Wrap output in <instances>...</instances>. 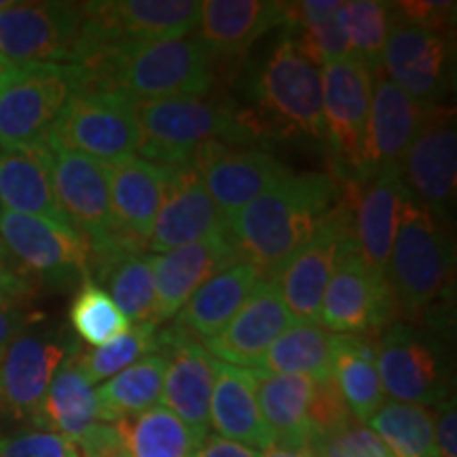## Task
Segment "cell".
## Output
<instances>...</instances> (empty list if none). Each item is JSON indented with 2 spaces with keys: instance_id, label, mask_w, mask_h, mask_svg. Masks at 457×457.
Segmentation results:
<instances>
[{
  "instance_id": "obj_1",
  "label": "cell",
  "mask_w": 457,
  "mask_h": 457,
  "mask_svg": "<svg viewBox=\"0 0 457 457\" xmlns=\"http://www.w3.org/2000/svg\"><path fill=\"white\" fill-rule=\"evenodd\" d=\"M341 193L333 174H290L233 216L228 233L242 259L259 267L265 279H273L286 261L310 242Z\"/></svg>"
},
{
  "instance_id": "obj_2",
  "label": "cell",
  "mask_w": 457,
  "mask_h": 457,
  "mask_svg": "<svg viewBox=\"0 0 457 457\" xmlns=\"http://www.w3.org/2000/svg\"><path fill=\"white\" fill-rule=\"evenodd\" d=\"M214 57L199 37L134 45L94 68H83L81 89L119 91L134 102L202 98L214 85Z\"/></svg>"
},
{
  "instance_id": "obj_3",
  "label": "cell",
  "mask_w": 457,
  "mask_h": 457,
  "mask_svg": "<svg viewBox=\"0 0 457 457\" xmlns=\"http://www.w3.org/2000/svg\"><path fill=\"white\" fill-rule=\"evenodd\" d=\"M138 153L159 168L193 165L205 148L244 138L245 128L208 96L136 102Z\"/></svg>"
},
{
  "instance_id": "obj_4",
  "label": "cell",
  "mask_w": 457,
  "mask_h": 457,
  "mask_svg": "<svg viewBox=\"0 0 457 457\" xmlns=\"http://www.w3.org/2000/svg\"><path fill=\"white\" fill-rule=\"evenodd\" d=\"M455 253L445 222L407 195L400 210L386 279L394 301L420 318L453 282Z\"/></svg>"
},
{
  "instance_id": "obj_5",
  "label": "cell",
  "mask_w": 457,
  "mask_h": 457,
  "mask_svg": "<svg viewBox=\"0 0 457 457\" xmlns=\"http://www.w3.org/2000/svg\"><path fill=\"white\" fill-rule=\"evenodd\" d=\"M0 250L32 286L71 288L89 279V245L60 222L0 210Z\"/></svg>"
},
{
  "instance_id": "obj_6",
  "label": "cell",
  "mask_w": 457,
  "mask_h": 457,
  "mask_svg": "<svg viewBox=\"0 0 457 457\" xmlns=\"http://www.w3.org/2000/svg\"><path fill=\"white\" fill-rule=\"evenodd\" d=\"M358 182L347 180L345 191L330 210L310 242L301 245L276 273V282L286 310L299 322H318L324 290L330 282L337 262L345 253L356 250L353 242V208Z\"/></svg>"
},
{
  "instance_id": "obj_7",
  "label": "cell",
  "mask_w": 457,
  "mask_h": 457,
  "mask_svg": "<svg viewBox=\"0 0 457 457\" xmlns=\"http://www.w3.org/2000/svg\"><path fill=\"white\" fill-rule=\"evenodd\" d=\"M83 83L85 71L79 64L15 66L0 91V148L45 145Z\"/></svg>"
},
{
  "instance_id": "obj_8",
  "label": "cell",
  "mask_w": 457,
  "mask_h": 457,
  "mask_svg": "<svg viewBox=\"0 0 457 457\" xmlns=\"http://www.w3.org/2000/svg\"><path fill=\"white\" fill-rule=\"evenodd\" d=\"M49 145L79 151L106 165L136 157V102L119 91L79 89L49 131Z\"/></svg>"
},
{
  "instance_id": "obj_9",
  "label": "cell",
  "mask_w": 457,
  "mask_h": 457,
  "mask_svg": "<svg viewBox=\"0 0 457 457\" xmlns=\"http://www.w3.org/2000/svg\"><path fill=\"white\" fill-rule=\"evenodd\" d=\"M51 185L62 212L89 245L91 259L117 250L131 253L117 233L111 202V165L79 151L49 145Z\"/></svg>"
},
{
  "instance_id": "obj_10",
  "label": "cell",
  "mask_w": 457,
  "mask_h": 457,
  "mask_svg": "<svg viewBox=\"0 0 457 457\" xmlns=\"http://www.w3.org/2000/svg\"><path fill=\"white\" fill-rule=\"evenodd\" d=\"M254 96L279 128L327 138L322 64L301 47L293 32L286 34L262 64L254 81Z\"/></svg>"
},
{
  "instance_id": "obj_11",
  "label": "cell",
  "mask_w": 457,
  "mask_h": 457,
  "mask_svg": "<svg viewBox=\"0 0 457 457\" xmlns=\"http://www.w3.org/2000/svg\"><path fill=\"white\" fill-rule=\"evenodd\" d=\"M83 4L11 3L0 9V57L13 66L77 64Z\"/></svg>"
},
{
  "instance_id": "obj_12",
  "label": "cell",
  "mask_w": 457,
  "mask_h": 457,
  "mask_svg": "<svg viewBox=\"0 0 457 457\" xmlns=\"http://www.w3.org/2000/svg\"><path fill=\"white\" fill-rule=\"evenodd\" d=\"M72 347L62 328H21L0 358V417L32 421Z\"/></svg>"
},
{
  "instance_id": "obj_13",
  "label": "cell",
  "mask_w": 457,
  "mask_h": 457,
  "mask_svg": "<svg viewBox=\"0 0 457 457\" xmlns=\"http://www.w3.org/2000/svg\"><path fill=\"white\" fill-rule=\"evenodd\" d=\"M394 7V4H392ZM451 43L447 34L403 20L392 9L381 71L421 106H436L451 85Z\"/></svg>"
},
{
  "instance_id": "obj_14",
  "label": "cell",
  "mask_w": 457,
  "mask_h": 457,
  "mask_svg": "<svg viewBox=\"0 0 457 457\" xmlns=\"http://www.w3.org/2000/svg\"><path fill=\"white\" fill-rule=\"evenodd\" d=\"M370 91L373 72L362 62L347 55L322 66L324 131L337 157V165L353 171L352 182L358 180L362 170Z\"/></svg>"
},
{
  "instance_id": "obj_15",
  "label": "cell",
  "mask_w": 457,
  "mask_h": 457,
  "mask_svg": "<svg viewBox=\"0 0 457 457\" xmlns=\"http://www.w3.org/2000/svg\"><path fill=\"white\" fill-rule=\"evenodd\" d=\"M409 195L445 219L457 187V129L453 108L426 106L417 136L400 165Z\"/></svg>"
},
{
  "instance_id": "obj_16",
  "label": "cell",
  "mask_w": 457,
  "mask_h": 457,
  "mask_svg": "<svg viewBox=\"0 0 457 457\" xmlns=\"http://www.w3.org/2000/svg\"><path fill=\"white\" fill-rule=\"evenodd\" d=\"M394 307L398 305L387 279L370 271L358 250H352L337 262L318 320L335 335H360L384 328Z\"/></svg>"
},
{
  "instance_id": "obj_17",
  "label": "cell",
  "mask_w": 457,
  "mask_h": 457,
  "mask_svg": "<svg viewBox=\"0 0 457 457\" xmlns=\"http://www.w3.org/2000/svg\"><path fill=\"white\" fill-rule=\"evenodd\" d=\"M163 170V202L146 248L163 254L182 245L197 244L228 228V222L205 191L193 165Z\"/></svg>"
},
{
  "instance_id": "obj_18",
  "label": "cell",
  "mask_w": 457,
  "mask_h": 457,
  "mask_svg": "<svg viewBox=\"0 0 457 457\" xmlns=\"http://www.w3.org/2000/svg\"><path fill=\"white\" fill-rule=\"evenodd\" d=\"M155 282V327L176 318L202 286L244 261L228 228L197 244L148 256Z\"/></svg>"
},
{
  "instance_id": "obj_19",
  "label": "cell",
  "mask_w": 457,
  "mask_h": 457,
  "mask_svg": "<svg viewBox=\"0 0 457 457\" xmlns=\"http://www.w3.org/2000/svg\"><path fill=\"white\" fill-rule=\"evenodd\" d=\"M195 168L205 191L227 222H231L233 216H237L245 205L270 191L273 185L293 174L288 165L270 153L231 145L205 148Z\"/></svg>"
},
{
  "instance_id": "obj_20",
  "label": "cell",
  "mask_w": 457,
  "mask_h": 457,
  "mask_svg": "<svg viewBox=\"0 0 457 457\" xmlns=\"http://www.w3.org/2000/svg\"><path fill=\"white\" fill-rule=\"evenodd\" d=\"M159 350L168 356L162 392L165 409L180 417L204 441L210 428V400L219 360L179 327L162 330Z\"/></svg>"
},
{
  "instance_id": "obj_21",
  "label": "cell",
  "mask_w": 457,
  "mask_h": 457,
  "mask_svg": "<svg viewBox=\"0 0 457 457\" xmlns=\"http://www.w3.org/2000/svg\"><path fill=\"white\" fill-rule=\"evenodd\" d=\"M381 386L394 403L432 404L445 398L441 364L415 328L394 322L384 328L375 347Z\"/></svg>"
},
{
  "instance_id": "obj_22",
  "label": "cell",
  "mask_w": 457,
  "mask_h": 457,
  "mask_svg": "<svg viewBox=\"0 0 457 457\" xmlns=\"http://www.w3.org/2000/svg\"><path fill=\"white\" fill-rule=\"evenodd\" d=\"M293 324V316L286 310L282 295L273 279L262 278L231 322L202 341L205 352L231 367H259L271 343Z\"/></svg>"
},
{
  "instance_id": "obj_23",
  "label": "cell",
  "mask_w": 457,
  "mask_h": 457,
  "mask_svg": "<svg viewBox=\"0 0 457 457\" xmlns=\"http://www.w3.org/2000/svg\"><path fill=\"white\" fill-rule=\"evenodd\" d=\"M426 106L411 100L403 89L396 87L384 71L373 72V91H370V112L364 159L358 185L367 182L381 170H398L407 155L411 142L417 136Z\"/></svg>"
},
{
  "instance_id": "obj_24",
  "label": "cell",
  "mask_w": 457,
  "mask_h": 457,
  "mask_svg": "<svg viewBox=\"0 0 457 457\" xmlns=\"http://www.w3.org/2000/svg\"><path fill=\"white\" fill-rule=\"evenodd\" d=\"M407 195L409 191L398 170H381L367 182L358 185L356 208H353V242L360 259L381 278H386L400 210Z\"/></svg>"
},
{
  "instance_id": "obj_25",
  "label": "cell",
  "mask_w": 457,
  "mask_h": 457,
  "mask_svg": "<svg viewBox=\"0 0 457 457\" xmlns=\"http://www.w3.org/2000/svg\"><path fill=\"white\" fill-rule=\"evenodd\" d=\"M111 202L123 245L140 253L146 248L163 202V170L142 157L111 165Z\"/></svg>"
},
{
  "instance_id": "obj_26",
  "label": "cell",
  "mask_w": 457,
  "mask_h": 457,
  "mask_svg": "<svg viewBox=\"0 0 457 457\" xmlns=\"http://www.w3.org/2000/svg\"><path fill=\"white\" fill-rule=\"evenodd\" d=\"M0 204L3 210L68 225L51 185V151L45 145L0 148Z\"/></svg>"
},
{
  "instance_id": "obj_27",
  "label": "cell",
  "mask_w": 457,
  "mask_h": 457,
  "mask_svg": "<svg viewBox=\"0 0 457 457\" xmlns=\"http://www.w3.org/2000/svg\"><path fill=\"white\" fill-rule=\"evenodd\" d=\"M284 3L205 0L199 11V38L214 55H242L273 28L286 26Z\"/></svg>"
},
{
  "instance_id": "obj_28",
  "label": "cell",
  "mask_w": 457,
  "mask_h": 457,
  "mask_svg": "<svg viewBox=\"0 0 457 457\" xmlns=\"http://www.w3.org/2000/svg\"><path fill=\"white\" fill-rule=\"evenodd\" d=\"M250 370L254 379L256 404L271 434V445L290 449L310 447V409L316 392V379L305 375H273L259 369Z\"/></svg>"
},
{
  "instance_id": "obj_29",
  "label": "cell",
  "mask_w": 457,
  "mask_h": 457,
  "mask_svg": "<svg viewBox=\"0 0 457 457\" xmlns=\"http://www.w3.org/2000/svg\"><path fill=\"white\" fill-rule=\"evenodd\" d=\"M262 279V271L248 261H239L219 276L208 279L195 295L176 313V324L187 335L197 337L199 343L212 339L231 322L254 286Z\"/></svg>"
},
{
  "instance_id": "obj_30",
  "label": "cell",
  "mask_w": 457,
  "mask_h": 457,
  "mask_svg": "<svg viewBox=\"0 0 457 457\" xmlns=\"http://www.w3.org/2000/svg\"><path fill=\"white\" fill-rule=\"evenodd\" d=\"M77 347L79 343H74L64 362L60 364L32 420V424L41 430L62 434L74 443L83 438L96 424H102L98 394L79 369L77 358H74Z\"/></svg>"
},
{
  "instance_id": "obj_31",
  "label": "cell",
  "mask_w": 457,
  "mask_h": 457,
  "mask_svg": "<svg viewBox=\"0 0 457 457\" xmlns=\"http://www.w3.org/2000/svg\"><path fill=\"white\" fill-rule=\"evenodd\" d=\"M210 424L227 441L242 443L245 447H270L271 434L256 404L253 370L216 362Z\"/></svg>"
},
{
  "instance_id": "obj_32",
  "label": "cell",
  "mask_w": 457,
  "mask_h": 457,
  "mask_svg": "<svg viewBox=\"0 0 457 457\" xmlns=\"http://www.w3.org/2000/svg\"><path fill=\"white\" fill-rule=\"evenodd\" d=\"M89 273L108 286L111 299L129 324H155V282L148 256L140 253H117L96 256Z\"/></svg>"
},
{
  "instance_id": "obj_33",
  "label": "cell",
  "mask_w": 457,
  "mask_h": 457,
  "mask_svg": "<svg viewBox=\"0 0 457 457\" xmlns=\"http://www.w3.org/2000/svg\"><path fill=\"white\" fill-rule=\"evenodd\" d=\"M339 339L341 335L328 333L313 322H296L271 343L256 369L273 375L327 379L333 375Z\"/></svg>"
},
{
  "instance_id": "obj_34",
  "label": "cell",
  "mask_w": 457,
  "mask_h": 457,
  "mask_svg": "<svg viewBox=\"0 0 457 457\" xmlns=\"http://www.w3.org/2000/svg\"><path fill=\"white\" fill-rule=\"evenodd\" d=\"M333 379L358 424H364L386 404L375 364V347L358 335H341L333 364Z\"/></svg>"
},
{
  "instance_id": "obj_35",
  "label": "cell",
  "mask_w": 457,
  "mask_h": 457,
  "mask_svg": "<svg viewBox=\"0 0 457 457\" xmlns=\"http://www.w3.org/2000/svg\"><path fill=\"white\" fill-rule=\"evenodd\" d=\"M128 457H193L202 438L170 409L157 407L114 421Z\"/></svg>"
},
{
  "instance_id": "obj_36",
  "label": "cell",
  "mask_w": 457,
  "mask_h": 457,
  "mask_svg": "<svg viewBox=\"0 0 457 457\" xmlns=\"http://www.w3.org/2000/svg\"><path fill=\"white\" fill-rule=\"evenodd\" d=\"M165 367H168L165 353H151L100 386L96 394L102 411V424H114L125 417H134L157 407L163 392Z\"/></svg>"
},
{
  "instance_id": "obj_37",
  "label": "cell",
  "mask_w": 457,
  "mask_h": 457,
  "mask_svg": "<svg viewBox=\"0 0 457 457\" xmlns=\"http://www.w3.org/2000/svg\"><path fill=\"white\" fill-rule=\"evenodd\" d=\"M369 424L392 457H438L434 415L424 404L386 403Z\"/></svg>"
},
{
  "instance_id": "obj_38",
  "label": "cell",
  "mask_w": 457,
  "mask_h": 457,
  "mask_svg": "<svg viewBox=\"0 0 457 457\" xmlns=\"http://www.w3.org/2000/svg\"><path fill=\"white\" fill-rule=\"evenodd\" d=\"M159 350V333L155 324H138L106 345L96 350H83L81 345L74 352L79 369L87 377L89 384L111 379L121 370L138 362L140 358L151 356Z\"/></svg>"
},
{
  "instance_id": "obj_39",
  "label": "cell",
  "mask_w": 457,
  "mask_h": 457,
  "mask_svg": "<svg viewBox=\"0 0 457 457\" xmlns=\"http://www.w3.org/2000/svg\"><path fill=\"white\" fill-rule=\"evenodd\" d=\"M341 15L350 41V57L362 62L370 72H377L390 32L392 4L379 0H350L343 3Z\"/></svg>"
},
{
  "instance_id": "obj_40",
  "label": "cell",
  "mask_w": 457,
  "mask_h": 457,
  "mask_svg": "<svg viewBox=\"0 0 457 457\" xmlns=\"http://www.w3.org/2000/svg\"><path fill=\"white\" fill-rule=\"evenodd\" d=\"M71 324L74 333L83 341L98 347L129 330V320L119 312L106 290H102L91 279L83 282L81 290L74 296L71 305Z\"/></svg>"
},
{
  "instance_id": "obj_41",
  "label": "cell",
  "mask_w": 457,
  "mask_h": 457,
  "mask_svg": "<svg viewBox=\"0 0 457 457\" xmlns=\"http://www.w3.org/2000/svg\"><path fill=\"white\" fill-rule=\"evenodd\" d=\"M353 421L356 420H353L350 409H347L345 400L341 398L333 375L327 377V379H316V392H313L310 409L312 438L337 436L345 428H350Z\"/></svg>"
},
{
  "instance_id": "obj_42",
  "label": "cell",
  "mask_w": 457,
  "mask_h": 457,
  "mask_svg": "<svg viewBox=\"0 0 457 457\" xmlns=\"http://www.w3.org/2000/svg\"><path fill=\"white\" fill-rule=\"evenodd\" d=\"M0 457H81L77 443L49 430L0 438Z\"/></svg>"
},
{
  "instance_id": "obj_43",
  "label": "cell",
  "mask_w": 457,
  "mask_h": 457,
  "mask_svg": "<svg viewBox=\"0 0 457 457\" xmlns=\"http://www.w3.org/2000/svg\"><path fill=\"white\" fill-rule=\"evenodd\" d=\"M398 17L428 30L447 34L453 26L455 3H436V0H403L394 4Z\"/></svg>"
},
{
  "instance_id": "obj_44",
  "label": "cell",
  "mask_w": 457,
  "mask_h": 457,
  "mask_svg": "<svg viewBox=\"0 0 457 457\" xmlns=\"http://www.w3.org/2000/svg\"><path fill=\"white\" fill-rule=\"evenodd\" d=\"M434 438H436L438 457H457V413L455 400H445L434 417Z\"/></svg>"
},
{
  "instance_id": "obj_45",
  "label": "cell",
  "mask_w": 457,
  "mask_h": 457,
  "mask_svg": "<svg viewBox=\"0 0 457 457\" xmlns=\"http://www.w3.org/2000/svg\"><path fill=\"white\" fill-rule=\"evenodd\" d=\"M193 457H259L253 447H245L242 443L227 441L222 436H205L202 445L195 449Z\"/></svg>"
},
{
  "instance_id": "obj_46",
  "label": "cell",
  "mask_w": 457,
  "mask_h": 457,
  "mask_svg": "<svg viewBox=\"0 0 457 457\" xmlns=\"http://www.w3.org/2000/svg\"><path fill=\"white\" fill-rule=\"evenodd\" d=\"M28 324L26 313L17 310H0V358L11 343V339Z\"/></svg>"
},
{
  "instance_id": "obj_47",
  "label": "cell",
  "mask_w": 457,
  "mask_h": 457,
  "mask_svg": "<svg viewBox=\"0 0 457 457\" xmlns=\"http://www.w3.org/2000/svg\"><path fill=\"white\" fill-rule=\"evenodd\" d=\"M259 457H316L310 447H299V449H290V447H278V445H270L261 451Z\"/></svg>"
},
{
  "instance_id": "obj_48",
  "label": "cell",
  "mask_w": 457,
  "mask_h": 457,
  "mask_svg": "<svg viewBox=\"0 0 457 457\" xmlns=\"http://www.w3.org/2000/svg\"><path fill=\"white\" fill-rule=\"evenodd\" d=\"M13 64L11 62L4 60V57H0V91H3L4 83H7V79L11 77V72H13Z\"/></svg>"
},
{
  "instance_id": "obj_49",
  "label": "cell",
  "mask_w": 457,
  "mask_h": 457,
  "mask_svg": "<svg viewBox=\"0 0 457 457\" xmlns=\"http://www.w3.org/2000/svg\"><path fill=\"white\" fill-rule=\"evenodd\" d=\"M0 310H9V307L3 303V299H0Z\"/></svg>"
}]
</instances>
